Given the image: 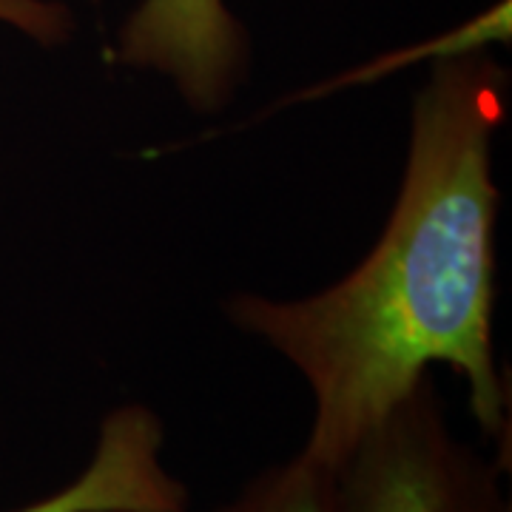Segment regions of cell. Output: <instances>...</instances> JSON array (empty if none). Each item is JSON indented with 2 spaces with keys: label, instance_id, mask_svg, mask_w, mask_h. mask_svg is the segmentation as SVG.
Instances as JSON below:
<instances>
[{
  "label": "cell",
  "instance_id": "obj_1",
  "mask_svg": "<svg viewBox=\"0 0 512 512\" xmlns=\"http://www.w3.org/2000/svg\"><path fill=\"white\" fill-rule=\"evenodd\" d=\"M510 74L481 49L441 55L416 92L399 194L359 265L328 288L234 293L228 322L302 376L311 427L299 456L336 467L436 365L467 384L470 413L510 453V387L495 356L498 211L493 143Z\"/></svg>",
  "mask_w": 512,
  "mask_h": 512
},
{
  "label": "cell",
  "instance_id": "obj_2",
  "mask_svg": "<svg viewBox=\"0 0 512 512\" xmlns=\"http://www.w3.org/2000/svg\"><path fill=\"white\" fill-rule=\"evenodd\" d=\"M504 473L456 436L427 373L330 467L333 512H510Z\"/></svg>",
  "mask_w": 512,
  "mask_h": 512
},
{
  "label": "cell",
  "instance_id": "obj_3",
  "mask_svg": "<svg viewBox=\"0 0 512 512\" xmlns=\"http://www.w3.org/2000/svg\"><path fill=\"white\" fill-rule=\"evenodd\" d=\"M114 63L165 77L188 109L217 114L248 80L251 43L225 0H140L120 26Z\"/></svg>",
  "mask_w": 512,
  "mask_h": 512
},
{
  "label": "cell",
  "instance_id": "obj_4",
  "mask_svg": "<svg viewBox=\"0 0 512 512\" xmlns=\"http://www.w3.org/2000/svg\"><path fill=\"white\" fill-rule=\"evenodd\" d=\"M211 512H333L330 467L296 453L256 473L231 501Z\"/></svg>",
  "mask_w": 512,
  "mask_h": 512
},
{
  "label": "cell",
  "instance_id": "obj_5",
  "mask_svg": "<svg viewBox=\"0 0 512 512\" xmlns=\"http://www.w3.org/2000/svg\"><path fill=\"white\" fill-rule=\"evenodd\" d=\"M177 487L171 481H160L157 484V473L154 476L140 478L137 484H123L117 490L97 495L89 504V493H80L77 507H63V498L55 504L37 507V510L26 512H177V504H171V498H177Z\"/></svg>",
  "mask_w": 512,
  "mask_h": 512
},
{
  "label": "cell",
  "instance_id": "obj_6",
  "mask_svg": "<svg viewBox=\"0 0 512 512\" xmlns=\"http://www.w3.org/2000/svg\"><path fill=\"white\" fill-rule=\"evenodd\" d=\"M0 23L43 49H57L74 35L72 9L60 0H0Z\"/></svg>",
  "mask_w": 512,
  "mask_h": 512
}]
</instances>
